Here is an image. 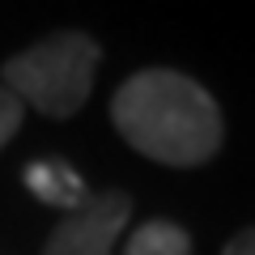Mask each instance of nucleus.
Segmentation results:
<instances>
[{
  "mask_svg": "<svg viewBox=\"0 0 255 255\" xmlns=\"http://www.w3.org/2000/svg\"><path fill=\"white\" fill-rule=\"evenodd\" d=\"M111 124L128 145L162 166H204L226 140V119L200 81L174 68L132 73L111 98Z\"/></svg>",
  "mask_w": 255,
  "mask_h": 255,
  "instance_id": "nucleus-1",
  "label": "nucleus"
},
{
  "mask_svg": "<svg viewBox=\"0 0 255 255\" xmlns=\"http://www.w3.org/2000/svg\"><path fill=\"white\" fill-rule=\"evenodd\" d=\"M98 64H102V47L85 30H55L43 43L13 55L0 68V77H4V90L21 107L43 111L47 119H68L85 107Z\"/></svg>",
  "mask_w": 255,
  "mask_h": 255,
  "instance_id": "nucleus-2",
  "label": "nucleus"
},
{
  "mask_svg": "<svg viewBox=\"0 0 255 255\" xmlns=\"http://www.w3.org/2000/svg\"><path fill=\"white\" fill-rule=\"evenodd\" d=\"M132 217V196L124 191H94L77 213L60 221L47 238L43 255H111Z\"/></svg>",
  "mask_w": 255,
  "mask_h": 255,
  "instance_id": "nucleus-3",
  "label": "nucleus"
},
{
  "mask_svg": "<svg viewBox=\"0 0 255 255\" xmlns=\"http://www.w3.org/2000/svg\"><path fill=\"white\" fill-rule=\"evenodd\" d=\"M26 187L34 191L43 204H55V209H64V213H77L85 200H90L85 179H81L68 162H60V157L30 162V166H26Z\"/></svg>",
  "mask_w": 255,
  "mask_h": 255,
  "instance_id": "nucleus-4",
  "label": "nucleus"
},
{
  "mask_svg": "<svg viewBox=\"0 0 255 255\" xmlns=\"http://www.w3.org/2000/svg\"><path fill=\"white\" fill-rule=\"evenodd\" d=\"M124 255H191V234L174 221L157 217V221H145V226L132 230Z\"/></svg>",
  "mask_w": 255,
  "mask_h": 255,
  "instance_id": "nucleus-5",
  "label": "nucleus"
},
{
  "mask_svg": "<svg viewBox=\"0 0 255 255\" xmlns=\"http://www.w3.org/2000/svg\"><path fill=\"white\" fill-rule=\"evenodd\" d=\"M21 115H26V107H21L17 98H13L4 85H0V149L9 145L13 136H17V128H21Z\"/></svg>",
  "mask_w": 255,
  "mask_h": 255,
  "instance_id": "nucleus-6",
  "label": "nucleus"
},
{
  "mask_svg": "<svg viewBox=\"0 0 255 255\" xmlns=\"http://www.w3.org/2000/svg\"><path fill=\"white\" fill-rule=\"evenodd\" d=\"M221 255H255V226L238 230V234L226 243V251H221Z\"/></svg>",
  "mask_w": 255,
  "mask_h": 255,
  "instance_id": "nucleus-7",
  "label": "nucleus"
}]
</instances>
